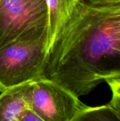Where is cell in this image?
I'll return each instance as SVG.
<instances>
[{"label":"cell","instance_id":"1","mask_svg":"<svg viewBox=\"0 0 120 121\" xmlns=\"http://www.w3.org/2000/svg\"><path fill=\"white\" fill-rule=\"evenodd\" d=\"M45 77L76 96L120 77V1L78 0L46 47Z\"/></svg>","mask_w":120,"mask_h":121},{"label":"cell","instance_id":"2","mask_svg":"<svg viewBox=\"0 0 120 121\" xmlns=\"http://www.w3.org/2000/svg\"><path fill=\"white\" fill-rule=\"evenodd\" d=\"M47 33L0 48V92L45 77Z\"/></svg>","mask_w":120,"mask_h":121},{"label":"cell","instance_id":"3","mask_svg":"<svg viewBox=\"0 0 120 121\" xmlns=\"http://www.w3.org/2000/svg\"><path fill=\"white\" fill-rule=\"evenodd\" d=\"M47 0H0V48L47 30Z\"/></svg>","mask_w":120,"mask_h":121},{"label":"cell","instance_id":"4","mask_svg":"<svg viewBox=\"0 0 120 121\" xmlns=\"http://www.w3.org/2000/svg\"><path fill=\"white\" fill-rule=\"evenodd\" d=\"M30 105L42 121H74L87 106L79 97L47 77L31 82Z\"/></svg>","mask_w":120,"mask_h":121},{"label":"cell","instance_id":"5","mask_svg":"<svg viewBox=\"0 0 120 121\" xmlns=\"http://www.w3.org/2000/svg\"><path fill=\"white\" fill-rule=\"evenodd\" d=\"M30 84L26 83L1 91L0 121H19L30 105Z\"/></svg>","mask_w":120,"mask_h":121},{"label":"cell","instance_id":"6","mask_svg":"<svg viewBox=\"0 0 120 121\" xmlns=\"http://www.w3.org/2000/svg\"><path fill=\"white\" fill-rule=\"evenodd\" d=\"M77 1L47 0L48 19L46 47L54 37L59 27L68 16Z\"/></svg>","mask_w":120,"mask_h":121},{"label":"cell","instance_id":"7","mask_svg":"<svg viewBox=\"0 0 120 121\" xmlns=\"http://www.w3.org/2000/svg\"><path fill=\"white\" fill-rule=\"evenodd\" d=\"M116 120L111 113L108 105L98 107L87 106L79 114L76 116L74 121H107Z\"/></svg>","mask_w":120,"mask_h":121},{"label":"cell","instance_id":"8","mask_svg":"<svg viewBox=\"0 0 120 121\" xmlns=\"http://www.w3.org/2000/svg\"><path fill=\"white\" fill-rule=\"evenodd\" d=\"M112 91V99L107 104L116 120L120 121V77L106 81Z\"/></svg>","mask_w":120,"mask_h":121},{"label":"cell","instance_id":"9","mask_svg":"<svg viewBox=\"0 0 120 121\" xmlns=\"http://www.w3.org/2000/svg\"><path fill=\"white\" fill-rule=\"evenodd\" d=\"M42 121L40 116L33 110L31 106L28 107L24 110L21 116L19 121Z\"/></svg>","mask_w":120,"mask_h":121},{"label":"cell","instance_id":"10","mask_svg":"<svg viewBox=\"0 0 120 121\" xmlns=\"http://www.w3.org/2000/svg\"><path fill=\"white\" fill-rule=\"evenodd\" d=\"M82 1L89 4H101L108 3V2L118 1L120 0H82Z\"/></svg>","mask_w":120,"mask_h":121}]
</instances>
